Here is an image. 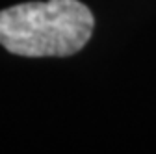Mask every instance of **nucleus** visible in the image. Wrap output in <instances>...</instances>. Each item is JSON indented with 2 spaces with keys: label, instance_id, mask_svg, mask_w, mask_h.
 I'll return each instance as SVG.
<instances>
[{
  "label": "nucleus",
  "instance_id": "nucleus-1",
  "mask_svg": "<svg viewBox=\"0 0 156 154\" xmlns=\"http://www.w3.org/2000/svg\"><path fill=\"white\" fill-rule=\"evenodd\" d=\"M95 17L80 0L24 2L0 11V45L24 58H65L93 35Z\"/></svg>",
  "mask_w": 156,
  "mask_h": 154
}]
</instances>
